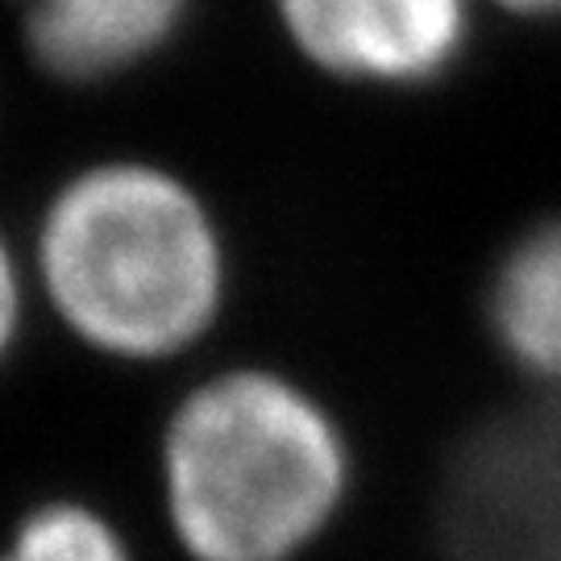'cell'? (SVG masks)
Returning a JSON list of instances; mask_svg holds the SVG:
<instances>
[{
	"label": "cell",
	"instance_id": "6da1fadb",
	"mask_svg": "<svg viewBox=\"0 0 561 561\" xmlns=\"http://www.w3.org/2000/svg\"><path fill=\"white\" fill-rule=\"evenodd\" d=\"M150 479L180 561H312L354 512L362 458L317 382L225 362L162 408Z\"/></svg>",
	"mask_w": 561,
	"mask_h": 561
},
{
	"label": "cell",
	"instance_id": "7a4b0ae2",
	"mask_svg": "<svg viewBox=\"0 0 561 561\" xmlns=\"http://www.w3.org/2000/svg\"><path fill=\"white\" fill-rule=\"evenodd\" d=\"M38 308L88 358L171 370L221 333L233 254L192 183L146 159H104L50 192L30 238Z\"/></svg>",
	"mask_w": 561,
	"mask_h": 561
},
{
	"label": "cell",
	"instance_id": "3957f363",
	"mask_svg": "<svg viewBox=\"0 0 561 561\" xmlns=\"http://www.w3.org/2000/svg\"><path fill=\"white\" fill-rule=\"evenodd\" d=\"M283 34L350 83L442 80L470 38V0H275Z\"/></svg>",
	"mask_w": 561,
	"mask_h": 561
},
{
	"label": "cell",
	"instance_id": "277c9868",
	"mask_svg": "<svg viewBox=\"0 0 561 561\" xmlns=\"http://www.w3.org/2000/svg\"><path fill=\"white\" fill-rule=\"evenodd\" d=\"M34 59L59 80H104L162 50L187 0H18Z\"/></svg>",
	"mask_w": 561,
	"mask_h": 561
},
{
	"label": "cell",
	"instance_id": "5b68a950",
	"mask_svg": "<svg viewBox=\"0 0 561 561\" xmlns=\"http://www.w3.org/2000/svg\"><path fill=\"white\" fill-rule=\"evenodd\" d=\"M486 333L524 379L561 387V217L528 225L486 279Z\"/></svg>",
	"mask_w": 561,
	"mask_h": 561
},
{
	"label": "cell",
	"instance_id": "8992f818",
	"mask_svg": "<svg viewBox=\"0 0 561 561\" xmlns=\"http://www.w3.org/2000/svg\"><path fill=\"white\" fill-rule=\"evenodd\" d=\"M0 561H141L134 533L92 495L59 491L25 503L0 533Z\"/></svg>",
	"mask_w": 561,
	"mask_h": 561
},
{
	"label": "cell",
	"instance_id": "52a82bcc",
	"mask_svg": "<svg viewBox=\"0 0 561 561\" xmlns=\"http://www.w3.org/2000/svg\"><path fill=\"white\" fill-rule=\"evenodd\" d=\"M34 308H38V296L30 275V254L18 250V241L0 229V375L18 362Z\"/></svg>",
	"mask_w": 561,
	"mask_h": 561
},
{
	"label": "cell",
	"instance_id": "ba28073f",
	"mask_svg": "<svg viewBox=\"0 0 561 561\" xmlns=\"http://www.w3.org/2000/svg\"><path fill=\"white\" fill-rule=\"evenodd\" d=\"M495 4L520 18H561V0H495Z\"/></svg>",
	"mask_w": 561,
	"mask_h": 561
}]
</instances>
